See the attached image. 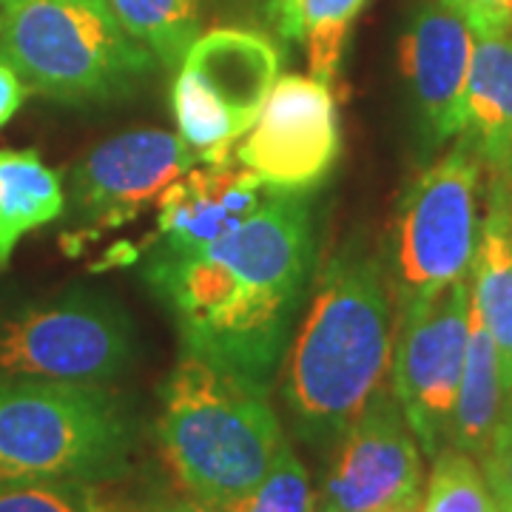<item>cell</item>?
<instances>
[{
    "label": "cell",
    "instance_id": "26",
    "mask_svg": "<svg viewBox=\"0 0 512 512\" xmlns=\"http://www.w3.org/2000/svg\"><path fill=\"white\" fill-rule=\"evenodd\" d=\"M26 97H29V86L6 63H0V128L12 123Z\"/></svg>",
    "mask_w": 512,
    "mask_h": 512
},
{
    "label": "cell",
    "instance_id": "11",
    "mask_svg": "<svg viewBox=\"0 0 512 512\" xmlns=\"http://www.w3.org/2000/svg\"><path fill=\"white\" fill-rule=\"evenodd\" d=\"M333 450L313 512H419V444L393 390L382 387Z\"/></svg>",
    "mask_w": 512,
    "mask_h": 512
},
{
    "label": "cell",
    "instance_id": "20",
    "mask_svg": "<svg viewBox=\"0 0 512 512\" xmlns=\"http://www.w3.org/2000/svg\"><path fill=\"white\" fill-rule=\"evenodd\" d=\"M117 23L165 69H180L200 37V0H106Z\"/></svg>",
    "mask_w": 512,
    "mask_h": 512
},
{
    "label": "cell",
    "instance_id": "9",
    "mask_svg": "<svg viewBox=\"0 0 512 512\" xmlns=\"http://www.w3.org/2000/svg\"><path fill=\"white\" fill-rule=\"evenodd\" d=\"M470 333L467 276L399 311L393 333V396L421 447L436 456L450 441Z\"/></svg>",
    "mask_w": 512,
    "mask_h": 512
},
{
    "label": "cell",
    "instance_id": "17",
    "mask_svg": "<svg viewBox=\"0 0 512 512\" xmlns=\"http://www.w3.org/2000/svg\"><path fill=\"white\" fill-rule=\"evenodd\" d=\"M66 214L60 171L49 168L35 148H0V274L9 268L26 234Z\"/></svg>",
    "mask_w": 512,
    "mask_h": 512
},
{
    "label": "cell",
    "instance_id": "2",
    "mask_svg": "<svg viewBox=\"0 0 512 512\" xmlns=\"http://www.w3.org/2000/svg\"><path fill=\"white\" fill-rule=\"evenodd\" d=\"M390 359V285L382 262L348 248L319 276L285 359L282 393L299 439L333 450L384 387Z\"/></svg>",
    "mask_w": 512,
    "mask_h": 512
},
{
    "label": "cell",
    "instance_id": "30",
    "mask_svg": "<svg viewBox=\"0 0 512 512\" xmlns=\"http://www.w3.org/2000/svg\"><path fill=\"white\" fill-rule=\"evenodd\" d=\"M510 191H512V177H510Z\"/></svg>",
    "mask_w": 512,
    "mask_h": 512
},
{
    "label": "cell",
    "instance_id": "25",
    "mask_svg": "<svg viewBox=\"0 0 512 512\" xmlns=\"http://www.w3.org/2000/svg\"><path fill=\"white\" fill-rule=\"evenodd\" d=\"M470 23L473 35L512 32V0H447Z\"/></svg>",
    "mask_w": 512,
    "mask_h": 512
},
{
    "label": "cell",
    "instance_id": "3",
    "mask_svg": "<svg viewBox=\"0 0 512 512\" xmlns=\"http://www.w3.org/2000/svg\"><path fill=\"white\" fill-rule=\"evenodd\" d=\"M282 441L268 387L194 353H183L160 387V453L200 504L231 510L265 478Z\"/></svg>",
    "mask_w": 512,
    "mask_h": 512
},
{
    "label": "cell",
    "instance_id": "21",
    "mask_svg": "<svg viewBox=\"0 0 512 512\" xmlns=\"http://www.w3.org/2000/svg\"><path fill=\"white\" fill-rule=\"evenodd\" d=\"M419 512H501L493 490L470 453L447 447L436 453Z\"/></svg>",
    "mask_w": 512,
    "mask_h": 512
},
{
    "label": "cell",
    "instance_id": "15",
    "mask_svg": "<svg viewBox=\"0 0 512 512\" xmlns=\"http://www.w3.org/2000/svg\"><path fill=\"white\" fill-rule=\"evenodd\" d=\"M461 140L473 148L490 180L512 177V35H476L464 97Z\"/></svg>",
    "mask_w": 512,
    "mask_h": 512
},
{
    "label": "cell",
    "instance_id": "23",
    "mask_svg": "<svg viewBox=\"0 0 512 512\" xmlns=\"http://www.w3.org/2000/svg\"><path fill=\"white\" fill-rule=\"evenodd\" d=\"M316 498H313L311 481L288 441L276 450L274 461L268 467L265 478L256 484L251 493L237 501L231 510L225 512H313Z\"/></svg>",
    "mask_w": 512,
    "mask_h": 512
},
{
    "label": "cell",
    "instance_id": "16",
    "mask_svg": "<svg viewBox=\"0 0 512 512\" xmlns=\"http://www.w3.org/2000/svg\"><path fill=\"white\" fill-rule=\"evenodd\" d=\"M470 274L473 302L495 339L507 390L512 373V191L504 180H490L487 214L478 225Z\"/></svg>",
    "mask_w": 512,
    "mask_h": 512
},
{
    "label": "cell",
    "instance_id": "14",
    "mask_svg": "<svg viewBox=\"0 0 512 512\" xmlns=\"http://www.w3.org/2000/svg\"><path fill=\"white\" fill-rule=\"evenodd\" d=\"M265 200V188L245 165H194L157 197L160 254H185L225 237Z\"/></svg>",
    "mask_w": 512,
    "mask_h": 512
},
{
    "label": "cell",
    "instance_id": "7",
    "mask_svg": "<svg viewBox=\"0 0 512 512\" xmlns=\"http://www.w3.org/2000/svg\"><path fill=\"white\" fill-rule=\"evenodd\" d=\"M279 80V49L248 29L197 37L177 69L171 109L197 163L231 160Z\"/></svg>",
    "mask_w": 512,
    "mask_h": 512
},
{
    "label": "cell",
    "instance_id": "18",
    "mask_svg": "<svg viewBox=\"0 0 512 512\" xmlns=\"http://www.w3.org/2000/svg\"><path fill=\"white\" fill-rule=\"evenodd\" d=\"M501 416H504L501 359L470 291V333H467V356H464V373L458 387L456 413L450 424V447L481 458L493 441Z\"/></svg>",
    "mask_w": 512,
    "mask_h": 512
},
{
    "label": "cell",
    "instance_id": "24",
    "mask_svg": "<svg viewBox=\"0 0 512 512\" xmlns=\"http://www.w3.org/2000/svg\"><path fill=\"white\" fill-rule=\"evenodd\" d=\"M481 467L498 510L512 512V413H504L498 421L493 441L481 456Z\"/></svg>",
    "mask_w": 512,
    "mask_h": 512
},
{
    "label": "cell",
    "instance_id": "6",
    "mask_svg": "<svg viewBox=\"0 0 512 512\" xmlns=\"http://www.w3.org/2000/svg\"><path fill=\"white\" fill-rule=\"evenodd\" d=\"M481 163L464 140L404 188L390 225L387 285L399 311L470 274Z\"/></svg>",
    "mask_w": 512,
    "mask_h": 512
},
{
    "label": "cell",
    "instance_id": "27",
    "mask_svg": "<svg viewBox=\"0 0 512 512\" xmlns=\"http://www.w3.org/2000/svg\"><path fill=\"white\" fill-rule=\"evenodd\" d=\"M120 512H225L217 507H208L200 501H168V504H154V507H143V510H120Z\"/></svg>",
    "mask_w": 512,
    "mask_h": 512
},
{
    "label": "cell",
    "instance_id": "22",
    "mask_svg": "<svg viewBox=\"0 0 512 512\" xmlns=\"http://www.w3.org/2000/svg\"><path fill=\"white\" fill-rule=\"evenodd\" d=\"M123 507L100 484L35 481L0 484V512H120Z\"/></svg>",
    "mask_w": 512,
    "mask_h": 512
},
{
    "label": "cell",
    "instance_id": "19",
    "mask_svg": "<svg viewBox=\"0 0 512 512\" xmlns=\"http://www.w3.org/2000/svg\"><path fill=\"white\" fill-rule=\"evenodd\" d=\"M367 0H274L279 32L308 46L311 77L330 83L345 55L353 20Z\"/></svg>",
    "mask_w": 512,
    "mask_h": 512
},
{
    "label": "cell",
    "instance_id": "29",
    "mask_svg": "<svg viewBox=\"0 0 512 512\" xmlns=\"http://www.w3.org/2000/svg\"><path fill=\"white\" fill-rule=\"evenodd\" d=\"M92 3H106V0H92ZM106 6H109V3H106Z\"/></svg>",
    "mask_w": 512,
    "mask_h": 512
},
{
    "label": "cell",
    "instance_id": "32",
    "mask_svg": "<svg viewBox=\"0 0 512 512\" xmlns=\"http://www.w3.org/2000/svg\"><path fill=\"white\" fill-rule=\"evenodd\" d=\"M510 35H512V32H510Z\"/></svg>",
    "mask_w": 512,
    "mask_h": 512
},
{
    "label": "cell",
    "instance_id": "13",
    "mask_svg": "<svg viewBox=\"0 0 512 512\" xmlns=\"http://www.w3.org/2000/svg\"><path fill=\"white\" fill-rule=\"evenodd\" d=\"M476 35L447 0H427L407 23L399 63L416 106L421 137L430 148L464 128V97Z\"/></svg>",
    "mask_w": 512,
    "mask_h": 512
},
{
    "label": "cell",
    "instance_id": "12",
    "mask_svg": "<svg viewBox=\"0 0 512 512\" xmlns=\"http://www.w3.org/2000/svg\"><path fill=\"white\" fill-rule=\"evenodd\" d=\"M197 165L180 134L137 128L94 146L72 168L66 205L83 234L137 220L168 185Z\"/></svg>",
    "mask_w": 512,
    "mask_h": 512
},
{
    "label": "cell",
    "instance_id": "5",
    "mask_svg": "<svg viewBox=\"0 0 512 512\" xmlns=\"http://www.w3.org/2000/svg\"><path fill=\"white\" fill-rule=\"evenodd\" d=\"M0 63L29 92L66 106L123 100L154 69V55L92 0H3Z\"/></svg>",
    "mask_w": 512,
    "mask_h": 512
},
{
    "label": "cell",
    "instance_id": "10",
    "mask_svg": "<svg viewBox=\"0 0 512 512\" xmlns=\"http://www.w3.org/2000/svg\"><path fill=\"white\" fill-rule=\"evenodd\" d=\"M339 148V114L330 83L285 74L242 137L237 160L268 194L305 197L328 180Z\"/></svg>",
    "mask_w": 512,
    "mask_h": 512
},
{
    "label": "cell",
    "instance_id": "28",
    "mask_svg": "<svg viewBox=\"0 0 512 512\" xmlns=\"http://www.w3.org/2000/svg\"><path fill=\"white\" fill-rule=\"evenodd\" d=\"M504 413H512V373L510 382H507V390H504Z\"/></svg>",
    "mask_w": 512,
    "mask_h": 512
},
{
    "label": "cell",
    "instance_id": "8",
    "mask_svg": "<svg viewBox=\"0 0 512 512\" xmlns=\"http://www.w3.org/2000/svg\"><path fill=\"white\" fill-rule=\"evenodd\" d=\"M134 359V330L109 299L86 291L0 316V379L109 384Z\"/></svg>",
    "mask_w": 512,
    "mask_h": 512
},
{
    "label": "cell",
    "instance_id": "31",
    "mask_svg": "<svg viewBox=\"0 0 512 512\" xmlns=\"http://www.w3.org/2000/svg\"><path fill=\"white\" fill-rule=\"evenodd\" d=\"M0 3H3V0H0Z\"/></svg>",
    "mask_w": 512,
    "mask_h": 512
},
{
    "label": "cell",
    "instance_id": "1",
    "mask_svg": "<svg viewBox=\"0 0 512 512\" xmlns=\"http://www.w3.org/2000/svg\"><path fill=\"white\" fill-rule=\"evenodd\" d=\"M313 262L305 197L268 194L225 237L151 256L148 285L177 322L183 353L268 387L291 336Z\"/></svg>",
    "mask_w": 512,
    "mask_h": 512
},
{
    "label": "cell",
    "instance_id": "4",
    "mask_svg": "<svg viewBox=\"0 0 512 512\" xmlns=\"http://www.w3.org/2000/svg\"><path fill=\"white\" fill-rule=\"evenodd\" d=\"M134 421L106 384L0 379V484L123 476Z\"/></svg>",
    "mask_w": 512,
    "mask_h": 512
}]
</instances>
